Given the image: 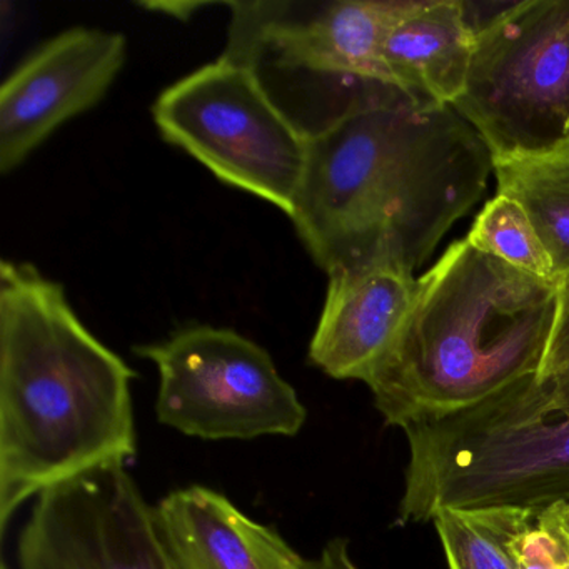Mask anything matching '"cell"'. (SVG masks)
Here are the masks:
<instances>
[{
    "label": "cell",
    "mask_w": 569,
    "mask_h": 569,
    "mask_svg": "<svg viewBox=\"0 0 569 569\" xmlns=\"http://www.w3.org/2000/svg\"><path fill=\"white\" fill-rule=\"evenodd\" d=\"M492 168L498 194L522 206L562 284L569 279V146L546 154L492 159Z\"/></svg>",
    "instance_id": "obj_14"
},
{
    "label": "cell",
    "mask_w": 569,
    "mask_h": 569,
    "mask_svg": "<svg viewBox=\"0 0 569 569\" xmlns=\"http://www.w3.org/2000/svg\"><path fill=\"white\" fill-rule=\"evenodd\" d=\"M559 305V282L532 278L466 238L452 242L418 278L395 346L366 381L376 409L402 429L539 378Z\"/></svg>",
    "instance_id": "obj_3"
},
{
    "label": "cell",
    "mask_w": 569,
    "mask_h": 569,
    "mask_svg": "<svg viewBox=\"0 0 569 569\" xmlns=\"http://www.w3.org/2000/svg\"><path fill=\"white\" fill-rule=\"evenodd\" d=\"M402 432L399 526L432 521L445 508L569 501V409L551 402L538 376Z\"/></svg>",
    "instance_id": "obj_4"
},
{
    "label": "cell",
    "mask_w": 569,
    "mask_h": 569,
    "mask_svg": "<svg viewBox=\"0 0 569 569\" xmlns=\"http://www.w3.org/2000/svg\"><path fill=\"white\" fill-rule=\"evenodd\" d=\"M158 369L156 416L191 438H295L308 409L258 342L228 328L191 325L164 341L136 346Z\"/></svg>",
    "instance_id": "obj_7"
},
{
    "label": "cell",
    "mask_w": 569,
    "mask_h": 569,
    "mask_svg": "<svg viewBox=\"0 0 569 569\" xmlns=\"http://www.w3.org/2000/svg\"><path fill=\"white\" fill-rule=\"evenodd\" d=\"M545 386L546 395L559 408L569 409V372L551 379H539Z\"/></svg>",
    "instance_id": "obj_20"
},
{
    "label": "cell",
    "mask_w": 569,
    "mask_h": 569,
    "mask_svg": "<svg viewBox=\"0 0 569 569\" xmlns=\"http://www.w3.org/2000/svg\"><path fill=\"white\" fill-rule=\"evenodd\" d=\"M508 551L516 569H569V501L519 506Z\"/></svg>",
    "instance_id": "obj_17"
},
{
    "label": "cell",
    "mask_w": 569,
    "mask_h": 569,
    "mask_svg": "<svg viewBox=\"0 0 569 569\" xmlns=\"http://www.w3.org/2000/svg\"><path fill=\"white\" fill-rule=\"evenodd\" d=\"M124 34L74 28L32 52L0 88V172L22 164L56 129L94 108L121 72Z\"/></svg>",
    "instance_id": "obj_10"
},
{
    "label": "cell",
    "mask_w": 569,
    "mask_h": 569,
    "mask_svg": "<svg viewBox=\"0 0 569 569\" xmlns=\"http://www.w3.org/2000/svg\"><path fill=\"white\" fill-rule=\"evenodd\" d=\"M519 506L445 508L432 516L448 569H516L508 551Z\"/></svg>",
    "instance_id": "obj_15"
},
{
    "label": "cell",
    "mask_w": 569,
    "mask_h": 569,
    "mask_svg": "<svg viewBox=\"0 0 569 569\" xmlns=\"http://www.w3.org/2000/svg\"><path fill=\"white\" fill-rule=\"evenodd\" d=\"M136 371L29 262H0V529L29 499L138 455Z\"/></svg>",
    "instance_id": "obj_2"
},
{
    "label": "cell",
    "mask_w": 569,
    "mask_h": 569,
    "mask_svg": "<svg viewBox=\"0 0 569 569\" xmlns=\"http://www.w3.org/2000/svg\"><path fill=\"white\" fill-rule=\"evenodd\" d=\"M154 511L174 569H312L272 526L208 486L176 489Z\"/></svg>",
    "instance_id": "obj_12"
},
{
    "label": "cell",
    "mask_w": 569,
    "mask_h": 569,
    "mask_svg": "<svg viewBox=\"0 0 569 569\" xmlns=\"http://www.w3.org/2000/svg\"><path fill=\"white\" fill-rule=\"evenodd\" d=\"M2 569H9V566L6 565V562H4V565H2Z\"/></svg>",
    "instance_id": "obj_21"
},
{
    "label": "cell",
    "mask_w": 569,
    "mask_h": 569,
    "mask_svg": "<svg viewBox=\"0 0 569 569\" xmlns=\"http://www.w3.org/2000/svg\"><path fill=\"white\" fill-rule=\"evenodd\" d=\"M19 569H174L149 505L124 465L36 498L18 539Z\"/></svg>",
    "instance_id": "obj_8"
},
{
    "label": "cell",
    "mask_w": 569,
    "mask_h": 569,
    "mask_svg": "<svg viewBox=\"0 0 569 569\" xmlns=\"http://www.w3.org/2000/svg\"><path fill=\"white\" fill-rule=\"evenodd\" d=\"M569 146V144H568Z\"/></svg>",
    "instance_id": "obj_22"
},
{
    "label": "cell",
    "mask_w": 569,
    "mask_h": 569,
    "mask_svg": "<svg viewBox=\"0 0 569 569\" xmlns=\"http://www.w3.org/2000/svg\"><path fill=\"white\" fill-rule=\"evenodd\" d=\"M222 56L256 66L388 84L381 44L396 0L232 2ZM389 86V84H388Z\"/></svg>",
    "instance_id": "obj_9"
},
{
    "label": "cell",
    "mask_w": 569,
    "mask_h": 569,
    "mask_svg": "<svg viewBox=\"0 0 569 569\" xmlns=\"http://www.w3.org/2000/svg\"><path fill=\"white\" fill-rule=\"evenodd\" d=\"M492 159L569 144V0L506 4L476 26L461 98L452 106Z\"/></svg>",
    "instance_id": "obj_6"
},
{
    "label": "cell",
    "mask_w": 569,
    "mask_h": 569,
    "mask_svg": "<svg viewBox=\"0 0 569 569\" xmlns=\"http://www.w3.org/2000/svg\"><path fill=\"white\" fill-rule=\"evenodd\" d=\"M569 372V279L561 284V305L551 346L539 379H551Z\"/></svg>",
    "instance_id": "obj_18"
},
{
    "label": "cell",
    "mask_w": 569,
    "mask_h": 569,
    "mask_svg": "<svg viewBox=\"0 0 569 569\" xmlns=\"http://www.w3.org/2000/svg\"><path fill=\"white\" fill-rule=\"evenodd\" d=\"M328 278L309 362L329 378L366 385L411 312L418 278L391 266L335 271Z\"/></svg>",
    "instance_id": "obj_11"
},
{
    "label": "cell",
    "mask_w": 569,
    "mask_h": 569,
    "mask_svg": "<svg viewBox=\"0 0 569 569\" xmlns=\"http://www.w3.org/2000/svg\"><path fill=\"white\" fill-rule=\"evenodd\" d=\"M476 26L461 0H396L381 44L388 84L455 106L468 81Z\"/></svg>",
    "instance_id": "obj_13"
},
{
    "label": "cell",
    "mask_w": 569,
    "mask_h": 569,
    "mask_svg": "<svg viewBox=\"0 0 569 569\" xmlns=\"http://www.w3.org/2000/svg\"><path fill=\"white\" fill-rule=\"evenodd\" d=\"M312 569H361L351 555L346 538H332L322 546L321 555L312 559Z\"/></svg>",
    "instance_id": "obj_19"
},
{
    "label": "cell",
    "mask_w": 569,
    "mask_h": 569,
    "mask_svg": "<svg viewBox=\"0 0 569 569\" xmlns=\"http://www.w3.org/2000/svg\"><path fill=\"white\" fill-rule=\"evenodd\" d=\"M492 171L488 146L452 106L358 82L345 108L308 131L289 218L326 274H415L481 201Z\"/></svg>",
    "instance_id": "obj_1"
},
{
    "label": "cell",
    "mask_w": 569,
    "mask_h": 569,
    "mask_svg": "<svg viewBox=\"0 0 569 569\" xmlns=\"http://www.w3.org/2000/svg\"><path fill=\"white\" fill-rule=\"evenodd\" d=\"M156 128L224 184L291 216L308 161V131L272 99L251 66L221 56L166 88Z\"/></svg>",
    "instance_id": "obj_5"
},
{
    "label": "cell",
    "mask_w": 569,
    "mask_h": 569,
    "mask_svg": "<svg viewBox=\"0 0 569 569\" xmlns=\"http://www.w3.org/2000/svg\"><path fill=\"white\" fill-rule=\"evenodd\" d=\"M466 239L478 251L532 278L559 282L535 224L522 206L508 196L496 192L495 198L486 202Z\"/></svg>",
    "instance_id": "obj_16"
}]
</instances>
